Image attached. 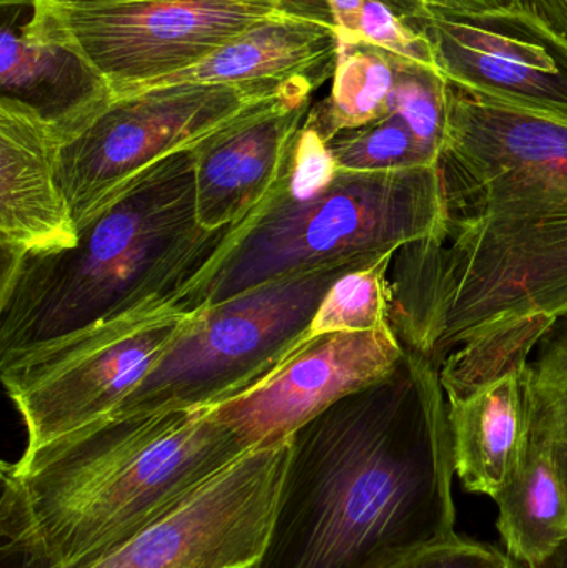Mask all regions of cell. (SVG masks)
Masks as SVG:
<instances>
[{
    "label": "cell",
    "mask_w": 567,
    "mask_h": 568,
    "mask_svg": "<svg viewBox=\"0 0 567 568\" xmlns=\"http://www.w3.org/2000/svg\"><path fill=\"white\" fill-rule=\"evenodd\" d=\"M438 172L442 223L392 263L403 346L442 367L506 324L567 320V112L473 103L448 120Z\"/></svg>",
    "instance_id": "6da1fadb"
},
{
    "label": "cell",
    "mask_w": 567,
    "mask_h": 568,
    "mask_svg": "<svg viewBox=\"0 0 567 568\" xmlns=\"http://www.w3.org/2000/svg\"><path fill=\"white\" fill-rule=\"evenodd\" d=\"M439 367L406 349L392 376L292 436L262 556L249 568H389L455 536Z\"/></svg>",
    "instance_id": "7a4b0ae2"
},
{
    "label": "cell",
    "mask_w": 567,
    "mask_h": 568,
    "mask_svg": "<svg viewBox=\"0 0 567 568\" xmlns=\"http://www.w3.org/2000/svg\"><path fill=\"white\" fill-rule=\"evenodd\" d=\"M212 407L115 417L2 464L3 552L87 566L249 453Z\"/></svg>",
    "instance_id": "3957f363"
},
{
    "label": "cell",
    "mask_w": 567,
    "mask_h": 568,
    "mask_svg": "<svg viewBox=\"0 0 567 568\" xmlns=\"http://www.w3.org/2000/svg\"><path fill=\"white\" fill-rule=\"evenodd\" d=\"M193 150L136 180L79 230L73 248L26 256L0 278V359L135 314L206 306L250 219L222 230L199 225Z\"/></svg>",
    "instance_id": "277c9868"
},
{
    "label": "cell",
    "mask_w": 567,
    "mask_h": 568,
    "mask_svg": "<svg viewBox=\"0 0 567 568\" xmlns=\"http://www.w3.org/2000/svg\"><path fill=\"white\" fill-rule=\"evenodd\" d=\"M283 173L216 270L206 306L323 266L372 265L442 223L438 166L338 169L328 185L310 190L292 189Z\"/></svg>",
    "instance_id": "5b68a950"
},
{
    "label": "cell",
    "mask_w": 567,
    "mask_h": 568,
    "mask_svg": "<svg viewBox=\"0 0 567 568\" xmlns=\"http://www.w3.org/2000/svg\"><path fill=\"white\" fill-rule=\"evenodd\" d=\"M365 266H323L203 307L109 419L216 407L249 393L312 339L313 317L336 280Z\"/></svg>",
    "instance_id": "8992f818"
},
{
    "label": "cell",
    "mask_w": 567,
    "mask_h": 568,
    "mask_svg": "<svg viewBox=\"0 0 567 568\" xmlns=\"http://www.w3.org/2000/svg\"><path fill=\"white\" fill-rule=\"evenodd\" d=\"M298 97L253 87L169 85L113 100L59 142V173L79 230L153 166Z\"/></svg>",
    "instance_id": "52a82bcc"
},
{
    "label": "cell",
    "mask_w": 567,
    "mask_h": 568,
    "mask_svg": "<svg viewBox=\"0 0 567 568\" xmlns=\"http://www.w3.org/2000/svg\"><path fill=\"white\" fill-rule=\"evenodd\" d=\"M202 313L150 311L2 357L3 387L27 430L23 450L109 419Z\"/></svg>",
    "instance_id": "ba28073f"
},
{
    "label": "cell",
    "mask_w": 567,
    "mask_h": 568,
    "mask_svg": "<svg viewBox=\"0 0 567 568\" xmlns=\"http://www.w3.org/2000/svg\"><path fill=\"white\" fill-rule=\"evenodd\" d=\"M288 6L290 0H42L30 13L99 70L115 100L196 65Z\"/></svg>",
    "instance_id": "9c48e42d"
},
{
    "label": "cell",
    "mask_w": 567,
    "mask_h": 568,
    "mask_svg": "<svg viewBox=\"0 0 567 568\" xmlns=\"http://www.w3.org/2000/svg\"><path fill=\"white\" fill-rule=\"evenodd\" d=\"M292 436L255 447L100 559L77 568H249L275 519Z\"/></svg>",
    "instance_id": "30bf717a"
},
{
    "label": "cell",
    "mask_w": 567,
    "mask_h": 568,
    "mask_svg": "<svg viewBox=\"0 0 567 568\" xmlns=\"http://www.w3.org/2000/svg\"><path fill=\"white\" fill-rule=\"evenodd\" d=\"M428 42L453 85L509 102L567 110V43L519 9L418 10L402 17Z\"/></svg>",
    "instance_id": "8fae6325"
},
{
    "label": "cell",
    "mask_w": 567,
    "mask_h": 568,
    "mask_svg": "<svg viewBox=\"0 0 567 568\" xmlns=\"http://www.w3.org/2000/svg\"><path fill=\"white\" fill-rule=\"evenodd\" d=\"M406 349L395 329L320 334L249 393L212 407L246 449L279 443L326 409L382 383Z\"/></svg>",
    "instance_id": "7c38bea8"
},
{
    "label": "cell",
    "mask_w": 567,
    "mask_h": 568,
    "mask_svg": "<svg viewBox=\"0 0 567 568\" xmlns=\"http://www.w3.org/2000/svg\"><path fill=\"white\" fill-rule=\"evenodd\" d=\"M77 240L55 132L26 106L0 99V278L26 256L63 252Z\"/></svg>",
    "instance_id": "4fadbf2b"
},
{
    "label": "cell",
    "mask_w": 567,
    "mask_h": 568,
    "mask_svg": "<svg viewBox=\"0 0 567 568\" xmlns=\"http://www.w3.org/2000/svg\"><path fill=\"white\" fill-rule=\"evenodd\" d=\"M340 45L342 39L328 3L313 13L288 6L285 12L253 27L196 65L156 80L142 92L205 83L312 97L335 75Z\"/></svg>",
    "instance_id": "5bb4252c"
},
{
    "label": "cell",
    "mask_w": 567,
    "mask_h": 568,
    "mask_svg": "<svg viewBox=\"0 0 567 568\" xmlns=\"http://www.w3.org/2000/svg\"><path fill=\"white\" fill-rule=\"evenodd\" d=\"M312 97L286 99L200 143L195 153L199 225L222 230L246 222L275 189Z\"/></svg>",
    "instance_id": "9a60e30c"
},
{
    "label": "cell",
    "mask_w": 567,
    "mask_h": 568,
    "mask_svg": "<svg viewBox=\"0 0 567 568\" xmlns=\"http://www.w3.org/2000/svg\"><path fill=\"white\" fill-rule=\"evenodd\" d=\"M455 476L495 499L522 466L535 427V369L515 364L465 396L446 397Z\"/></svg>",
    "instance_id": "2e32d148"
},
{
    "label": "cell",
    "mask_w": 567,
    "mask_h": 568,
    "mask_svg": "<svg viewBox=\"0 0 567 568\" xmlns=\"http://www.w3.org/2000/svg\"><path fill=\"white\" fill-rule=\"evenodd\" d=\"M0 99L36 113L63 140L113 102L110 83L72 45L47 32L30 13L0 33Z\"/></svg>",
    "instance_id": "e0dca14e"
},
{
    "label": "cell",
    "mask_w": 567,
    "mask_h": 568,
    "mask_svg": "<svg viewBox=\"0 0 567 568\" xmlns=\"http://www.w3.org/2000/svg\"><path fill=\"white\" fill-rule=\"evenodd\" d=\"M493 500L505 552L519 567L543 566L567 542V490L553 459L548 430L536 414L528 453Z\"/></svg>",
    "instance_id": "ac0fdd59"
},
{
    "label": "cell",
    "mask_w": 567,
    "mask_h": 568,
    "mask_svg": "<svg viewBox=\"0 0 567 568\" xmlns=\"http://www.w3.org/2000/svg\"><path fill=\"white\" fill-rule=\"evenodd\" d=\"M396 82L395 57L379 47L342 42L330 95L312 105L305 125L326 142L345 130L368 125L388 115L389 97Z\"/></svg>",
    "instance_id": "d6986e66"
},
{
    "label": "cell",
    "mask_w": 567,
    "mask_h": 568,
    "mask_svg": "<svg viewBox=\"0 0 567 568\" xmlns=\"http://www.w3.org/2000/svg\"><path fill=\"white\" fill-rule=\"evenodd\" d=\"M393 256L345 273L330 287L313 317L310 337L330 333L388 329Z\"/></svg>",
    "instance_id": "ffe728a7"
},
{
    "label": "cell",
    "mask_w": 567,
    "mask_h": 568,
    "mask_svg": "<svg viewBox=\"0 0 567 568\" xmlns=\"http://www.w3.org/2000/svg\"><path fill=\"white\" fill-rule=\"evenodd\" d=\"M328 149L338 169L350 172H398L438 166L395 113L368 125L340 132L330 140Z\"/></svg>",
    "instance_id": "44dd1931"
},
{
    "label": "cell",
    "mask_w": 567,
    "mask_h": 568,
    "mask_svg": "<svg viewBox=\"0 0 567 568\" xmlns=\"http://www.w3.org/2000/svg\"><path fill=\"white\" fill-rule=\"evenodd\" d=\"M395 62L396 82L388 113L398 115L429 159L438 163L448 123V82L435 67L398 57Z\"/></svg>",
    "instance_id": "7402d4cb"
},
{
    "label": "cell",
    "mask_w": 567,
    "mask_h": 568,
    "mask_svg": "<svg viewBox=\"0 0 567 568\" xmlns=\"http://www.w3.org/2000/svg\"><path fill=\"white\" fill-rule=\"evenodd\" d=\"M360 40L379 47L398 59L435 67L428 42L385 0H365L360 19Z\"/></svg>",
    "instance_id": "603a6c76"
},
{
    "label": "cell",
    "mask_w": 567,
    "mask_h": 568,
    "mask_svg": "<svg viewBox=\"0 0 567 568\" xmlns=\"http://www.w3.org/2000/svg\"><path fill=\"white\" fill-rule=\"evenodd\" d=\"M533 369L536 414L546 423L567 420V320L565 326L546 341Z\"/></svg>",
    "instance_id": "cb8c5ba5"
},
{
    "label": "cell",
    "mask_w": 567,
    "mask_h": 568,
    "mask_svg": "<svg viewBox=\"0 0 567 568\" xmlns=\"http://www.w3.org/2000/svg\"><path fill=\"white\" fill-rule=\"evenodd\" d=\"M389 568H522L492 544L455 536L426 547Z\"/></svg>",
    "instance_id": "d4e9b609"
},
{
    "label": "cell",
    "mask_w": 567,
    "mask_h": 568,
    "mask_svg": "<svg viewBox=\"0 0 567 568\" xmlns=\"http://www.w3.org/2000/svg\"><path fill=\"white\" fill-rule=\"evenodd\" d=\"M399 17L418 10H442L449 13H479L515 9V0H385Z\"/></svg>",
    "instance_id": "484cf974"
},
{
    "label": "cell",
    "mask_w": 567,
    "mask_h": 568,
    "mask_svg": "<svg viewBox=\"0 0 567 568\" xmlns=\"http://www.w3.org/2000/svg\"><path fill=\"white\" fill-rule=\"evenodd\" d=\"M515 7L535 17L567 43V0H515Z\"/></svg>",
    "instance_id": "4316f807"
},
{
    "label": "cell",
    "mask_w": 567,
    "mask_h": 568,
    "mask_svg": "<svg viewBox=\"0 0 567 568\" xmlns=\"http://www.w3.org/2000/svg\"><path fill=\"white\" fill-rule=\"evenodd\" d=\"M342 42H358L360 19L365 0H326Z\"/></svg>",
    "instance_id": "83f0119b"
},
{
    "label": "cell",
    "mask_w": 567,
    "mask_h": 568,
    "mask_svg": "<svg viewBox=\"0 0 567 568\" xmlns=\"http://www.w3.org/2000/svg\"><path fill=\"white\" fill-rule=\"evenodd\" d=\"M536 417L548 430L553 459H555L556 469H558L559 477H561L567 490V420H563V423H546L538 414H536Z\"/></svg>",
    "instance_id": "f1b7e54d"
},
{
    "label": "cell",
    "mask_w": 567,
    "mask_h": 568,
    "mask_svg": "<svg viewBox=\"0 0 567 568\" xmlns=\"http://www.w3.org/2000/svg\"><path fill=\"white\" fill-rule=\"evenodd\" d=\"M538 568H567V542Z\"/></svg>",
    "instance_id": "f546056e"
},
{
    "label": "cell",
    "mask_w": 567,
    "mask_h": 568,
    "mask_svg": "<svg viewBox=\"0 0 567 568\" xmlns=\"http://www.w3.org/2000/svg\"><path fill=\"white\" fill-rule=\"evenodd\" d=\"M37 2L42 0H0V6L3 7H33Z\"/></svg>",
    "instance_id": "4dcf8cb0"
},
{
    "label": "cell",
    "mask_w": 567,
    "mask_h": 568,
    "mask_svg": "<svg viewBox=\"0 0 567 568\" xmlns=\"http://www.w3.org/2000/svg\"><path fill=\"white\" fill-rule=\"evenodd\" d=\"M59 2H126V0H59Z\"/></svg>",
    "instance_id": "1f68e13d"
}]
</instances>
